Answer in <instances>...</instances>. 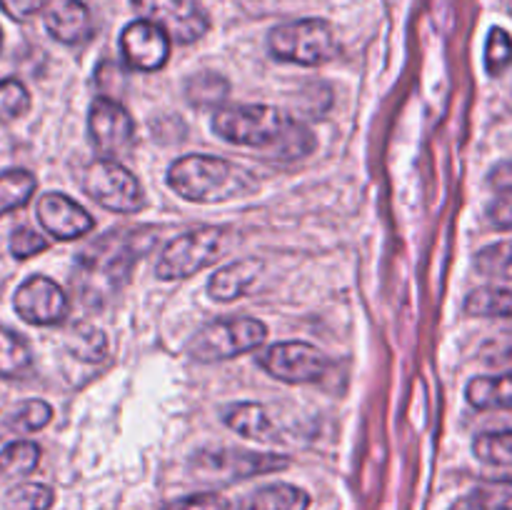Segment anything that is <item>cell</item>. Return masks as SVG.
<instances>
[{
  "instance_id": "1",
  "label": "cell",
  "mask_w": 512,
  "mask_h": 510,
  "mask_svg": "<svg viewBox=\"0 0 512 510\" xmlns=\"http://www.w3.org/2000/svg\"><path fill=\"white\" fill-rule=\"evenodd\" d=\"M213 130L228 143L265 150L275 158H303L315 148L313 133L273 105L220 108L213 118Z\"/></svg>"
},
{
  "instance_id": "2",
  "label": "cell",
  "mask_w": 512,
  "mask_h": 510,
  "mask_svg": "<svg viewBox=\"0 0 512 510\" xmlns=\"http://www.w3.org/2000/svg\"><path fill=\"white\" fill-rule=\"evenodd\" d=\"M168 185L190 203H225L258 190L253 173L215 155H185L168 168Z\"/></svg>"
},
{
  "instance_id": "3",
  "label": "cell",
  "mask_w": 512,
  "mask_h": 510,
  "mask_svg": "<svg viewBox=\"0 0 512 510\" xmlns=\"http://www.w3.org/2000/svg\"><path fill=\"white\" fill-rule=\"evenodd\" d=\"M135 235L138 233H108L80 253L73 285L75 290H80L85 303L98 308L115 290L123 288L143 250Z\"/></svg>"
},
{
  "instance_id": "4",
  "label": "cell",
  "mask_w": 512,
  "mask_h": 510,
  "mask_svg": "<svg viewBox=\"0 0 512 510\" xmlns=\"http://www.w3.org/2000/svg\"><path fill=\"white\" fill-rule=\"evenodd\" d=\"M268 48L273 58L298 65H323L340 53L338 35L328 20L303 18L270 30Z\"/></svg>"
},
{
  "instance_id": "5",
  "label": "cell",
  "mask_w": 512,
  "mask_h": 510,
  "mask_svg": "<svg viewBox=\"0 0 512 510\" xmlns=\"http://www.w3.org/2000/svg\"><path fill=\"white\" fill-rule=\"evenodd\" d=\"M268 338V328L258 318H228L205 325L188 343L190 358L198 363H218L255 350Z\"/></svg>"
},
{
  "instance_id": "6",
  "label": "cell",
  "mask_w": 512,
  "mask_h": 510,
  "mask_svg": "<svg viewBox=\"0 0 512 510\" xmlns=\"http://www.w3.org/2000/svg\"><path fill=\"white\" fill-rule=\"evenodd\" d=\"M85 195L110 213H138L145 208V195L138 178L113 158H98L80 173Z\"/></svg>"
},
{
  "instance_id": "7",
  "label": "cell",
  "mask_w": 512,
  "mask_h": 510,
  "mask_svg": "<svg viewBox=\"0 0 512 510\" xmlns=\"http://www.w3.org/2000/svg\"><path fill=\"white\" fill-rule=\"evenodd\" d=\"M220 245H223V230L220 228H198L178 235L163 248L155 273L163 280L190 278V275L218 260Z\"/></svg>"
},
{
  "instance_id": "8",
  "label": "cell",
  "mask_w": 512,
  "mask_h": 510,
  "mask_svg": "<svg viewBox=\"0 0 512 510\" xmlns=\"http://www.w3.org/2000/svg\"><path fill=\"white\" fill-rule=\"evenodd\" d=\"M140 20L158 25L173 43L190 45L210 28L208 13L193 0H130Z\"/></svg>"
},
{
  "instance_id": "9",
  "label": "cell",
  "mask_w": 512,
  "mask_h": 510,
  "mask_svg": "<svg viewBox=\"0 0 512 510\" xmlns=\"http://www.w3.org/2000/svg\"><path fill=\"white\" fill-rule=\"evenodd\" d=\"M260 368L283 383H315L328 370V358L303 340L275 343L258 358Z\"/></svg>"
},
{
  "instance_id": "10",
  "label": "cell",
  "mask_w": 512,
  "mask_h": 510,
  "mask_svg": "<svg viewBox=\"0 0 512 510\" xmlns=\"http://www.w3.org/2000/svg\"><path fill=\"white\" fill-rule=\"evenodd\" d=\"M193 465L205 473L208 478L220 480H243L253 475L275 473V470L288 468L290 460L278 453H253V450H235V448H218L203 450L193 458Z\"/></svg>"
},
{
  "instance_id": "11",
  "label": "cell",
  "mask_w": 512,
  "mask_h": 510,
  "mask_svg": "<svg viewBox=\"0 0 512 510\" xmlns=\"http://www.w3.org/2000/svg\"><path fill=\"white\" fill-rule=\"evenodd\" d=\"M88 133L93 140L95 150L103 153L105 158L125 153L133 143L135 125L128 110L110 98L93 100L88 113Z\"/></svg>"
},
{
  "instance_id": "12",
  "label": "cell",
  "mask_w": 512,
  "mask_h": 510,
  "mask_svg": "<svg viewBox=\"0 0 512 510\" xmlns=\"http://www.w3.org/2000/svg\"><path fill=\"white\" fill-rule=\"evenodd\" d=\"M15 313L33 325H55L68 315V295L55 280L33 275L15 290Z\"/></svg>"
},
{
  "instance_id": "13",
  "label": "cell",
  "mask_w": 512,
  "mask_h": 510,
  "mask_svg": "<svg viewBox=\"0 0 512 510\" xmlns=\"http://www.w3.org/2000/svg\"><path fill=\"white\" fill-rule=\"evenodd\" d=\"M170 43L173 40L148 20H133L120 33L123 60L140 73H155L163 68L170 58Z\"/></svg>"
},
{
  "instance_id": "14",
  "label": "cell",
  "mask_w": 512,
  "mask_h": 510,
  "mask_svg": "<svg viewBox=\"0 0 512 510\" xmlns=\"http://www.w3.org/2000/svg\"><path fill=\"white\" fill-rule=\"evenodd\" d=\"M38 220L58 240H75L95 228L93 215L63 193H45L38 200Z\"/></svg>"
},
{
  "instance_id": "15",
  "label": "cell",
  "mask_w": 512,
  "mask_h": 510,
  "mask_svg": "<svg viewBox=\"0 0 512 510\" xmlns=\"http://www.w3.org/2000/svg\"><path fill=\"white\" fill-rule=\"evenodd\" d=\"M43 23L63 45H83L93 35V18L80 0H45Z\"/></svg>"
},
{
  "instance_id": "16",
  "label": "cell",
  "mask_w": 512,
  "mask_h": 510,
  "mask_svg": "<svg viewBox=\"0 0 512 510\" xmlns=\"http://www.w3.org/2000/svg\"><path fill=\"white\" fill-rule=\"evenodd\" d=\"M263 268V260L258 258L235 260V263L215 270L213 278L208 280V295L213 300H218V303H233V300L243 298L253 288V283L263 273Z\"/></svg>"
},
{
  "instance_id": "17",
  "label": "cell",
  "mask_w": 512,
  "mask_h": 510,
  "mask_svg": "<svg viewBox=\"0 0 512 510\" xmlns=\"http://www.w3.org/2000/svg\"><path fill=\"white\" fill-rule=\"evenodd\" d=\"M223 420L230 430L245 435L260 443H273L278 440V430L270 423L268 413L258 403H233L223 410Z\"/></svg>"
},
{
  "instance_id": "18",
  "label": "cell",
  "mask_w": 512,
  "mask_h": 510,
  "mask_svg": "<svg viewBox=\"0 0 512 510\" xmlns=\"http://www.w3.org/2000/svg\"><path fill=\"white\" fill-rule=\"evenodd\" d=\"M310 495L290 483L265 485L248 498L240 500L233 510H308Z\"/></svg>"
},
{
  "instance_id": "19",
  "label": "cell",
  "mask_w": 512,
  "mask_h": 510,
  "mask_svg": "<svg viewBox=\"0 0 512 510\" xmlns=\"http://www.w3.org/2000/svg\"><path fill=\"white\" fill-rule=\"evenodd\" d=\"M468 403L478 410L512 408V370L503 375H478L468 383Z\"/></svg>"
},
{
  "instance_id": "20",
  "label": "cell",
  "mask_w": 512,
  "mask_h": 510,
  "mask_svg": "<svg viewBox=\"0 0 512 510\" xmlns=\"http://www.w3.org/2000/svg\"><path fill=\"white\" fill-rule=\"evenodd\" d=\"M450 510H512V478L488 480L455 500Z\"/></svg>"
},
{
  "instance_id": "21",
  "label": "cell",
  "mask_w": 512,
  "mask_h": 510,
  "mask_svg": "<svg viewBox=\"0 0 512 510\" xmlns=\"http://www.w3.org/2000/svg\"><path fill=\"white\" fill-rule=\"evenodd\" d=\"M465 313L512 318V285H485L465 298Z\"/></svg>"
},
{
  "instance_id": "22",
  "label": "cell",
  "mask_w": 512,
  "mask_h": 510,
  "mask_svg": "<svg viewBox=\"0 0 512 510\" xmlns=\"http://www.w3.org/2000/svg\"><path fill=\"white\" fill-rule=\"evenodd\" d=\"M33 365L28 343L13 330L0 325V378H23Z\"/></svg>"
},
{
  "instance_id": "23",
  "label": "cell",
  "mask_w": 512,
  "mask_h": 510,
  "mask_svg": "<svg viewBox=\"0 0 512 510\" xmlns=\"http://www.w3.org/2000/svg\"><path fill=\"white\" fill-rule=\"evenodd\" d=\"M35 188H38V180L30 170L15 168L0 175V215L23 208L33 198Z\"/></svg>"
},
{
  "instance_id": "24",
  "label": "cell",
  "mask_w": 512,
  "mask_h": 510,
  "mask_svg": "<svg viewBox=\"0 0 512 510\" xmlns=\"http://www.w3.org/2000/svg\"><path fill=\"white\" fill-rule=\"evenodd\" d=\"M40 448L33 440H15L0 450V475L5 478H18L28 475L38 468Z\"/></svg>"
},
{
  "instance_id": "25",
  "label": "cell",
  "mask_w": 512,
  "mask_h": 510,
  "mask_svg": "<svg viewBox=\"0 0 512 510\" xmlns=\"http://www.w3.org/2000/svg\"><path fill=\"white\" fill-rule=\"evenodd\" d=\"M230 85L223 75L218 73H198L185 83V95L198 108H210L228 98Z\"/></svg>"
},
{
  "instance_id": "26",
  "label": "cell",
  "mask_w": 512,
  "mask_h": 510,
  "mask_svg": "<svg viewBox=\"0 0 512 510\" xmlns=\"http://www.w3.org/2000/svg\"><path fill=\"white\" fill-rule=\"evenodd\" d=\"M475 268L493 280L512 283V240H500V243L485 245L475 255Z\"/></svg>"
},
{
  "instance_id": "27",
  "label": "cell",
  "mask_w": 512,
  "mask_h": 510,
  "mask_svg": "<svg viewBox=\"0 0 512 510\" xmlns=\"http://www.w3.org/2000/svg\"><path fill=\"white\" fill-rule=\"evenodd\" d=\"M53 503V488L43 483H20L5 495V510H48Z\"/></svg>"
},
{
  "instance_id": "28",
  "label": "cell",
  "mask_w": 512,
  "mask_h": 510,
  "mask_svg": "<svg viewBox=\"0 0 512 510\" xmlns=\"http://www.w3.org/2000/svg\"><path fill=\"white\" fill-rule=\"evenodd\" d=\"M475 458L488 465H512V430L483 433L473 443Z\"/></svg>"
},
{
  "instance_id": "29",
  "label": "cell",
  "mask_w": 512,
  "mask_h": 510,
  "mask_svg": "<svg viewBox=\"0 0 512 510\" xmlns=\"http://www.w3.org/2000/svg\"><path fill=\"white\" fill-rule=\"evenodd\" d=\"M70 350L75 353V358L80 360H103L105 350H108V340H105L103 330L90 328V325H75L70 330Z\"/></svg>"
},
{
  "instance_id": "30",
  "label": "cell",
  "mask_w": 512,
  "mask_h": 510,
  "mask_svg": "<svg viewBox=\"0 0 512 510\" xmlns=\"http://www.w3.org/2000/svg\"><path fill=\"white\" fill-rule=\"evenodd\" d=\"M512 65V38L508 30L493 28L485 43V70L490 75H503Z\"/></svg>"
},
{
  "instance_id": "31",
  "label": "cell",
  "mask_w": 512,
  "mask_h": 510,
  "mask_svg": "<svg viewBox=\"0 0 512 510\" xmlns=\"http://www.w3.org/2000/svg\"><path fill=\"white\" fill-rule=\"evenodd\" d=\"M30 110V93L18 78L0 80V120H15Z\"/></svg>"
},
{
  "instance_id": "32",
  "label": "cell",
  "mask_w": 512,
  "mask_h": 510,
  "mask_svg": "<svg viewBox=\"0 0 512 510\" xmlns=\"http://www.w3.org/2000/svg\"><path fill=\"white\" fill-rule=\"evenodd\" d=\"M53 418V408H50L45 400H28V403L20 405L18 410L10 418V428L23 430V433H33V430L45 428Z\"/></svg>"
},
{
  "instance_id": "33",
  "label": "cell",
  "mask_w": 512,
  "mask_h": 510,
  "mask_svg": "<svg viewBox=\"0 0 512 510\" xmlns=\"http://www.w3.org/2000/svg\"><path fill=\"white\" fill-rule=\"evenodd\" d=\"M48 250V240L43 235H38L35 230L30 228H18L13 235H10V253L15 258H33V255L43 253Z\"/></svg>"
},
{
  "instance_id": "34",
  "label": "cell",
  "mask_w": 512,
  "mask_h": 510,
  "mask_svg": "<svg viewBox=\"0 0 512 510\" xmlns=\"http://www.w3.org/2000/svg\"><path fill=\"white\" fill-rule=\"evenodd\" d=\"M163 510H230V500L220 493H195L173 500Z\"/></svg>"
},
{
  "instance_id": "35",
  "label": "cell",
  "mask_w": 512,
  "mask_h": 510,
  "mask_svg": "<svg viewBox=\"0 0 512 510\" xmlns=\"http://www.w3.org/2000/svg\"><path fill=\"white\" fill-rule=\"evenodd\" d=\"M488 220L490 225H495L498 230H512V190L500 193L498 198L490 203Z\"/></svg>"
},
{
  "instance_id": "36",
  "label": "cell",
  "mask_w": 512,
  "mask_h": 510,
  "mask_svg": "<svg viewBox=\"0 0 512 510\" xmlns=\"http://www.w3.org/2000/svg\"><path fill=\"white\" fill-rule=\"evenodd\" d=\"M43 5H45V0H0V8H3V13L8 15V18L18 20V23L33 18L38 10H43Z\"/></svg>"
},
{
  "instance_id": "37",
  "label": "cell",
  "mask_w": 512,
  "mask_h": 510,
  "mask_svg": "<svg viewBox=\"0 0 512 510\" xmlns=\"http://www.w3.org/2000/svg\"><path fill=\"white\" fill-rule=\"evenodd\" d=\"M488 183L493 185L498 193H508V190H512V160H505V163L495 165V168L490 170Z\"/></svg>"
},
{
  "instance_id": "38",
  "label": "cell",
  "mask_w": 512,
  "mask_h": 510,
  "mask_svg": "<svg viewBox=\"0 0 512 510\" xmlns=\"http://www.w3.org/2000/svg\"><path fill=\"white\" fill-rule=\"evenodd\" d=\"M0 50H3V30H0Z\"/></svg>"
}]
</instances>
